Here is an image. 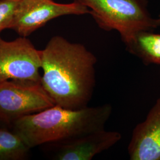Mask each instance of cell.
Segmentation results:
<instances>
[{"label":"cell","mask_w":160,"mask_h":160,"mask_svg":"<svg viewBox=\"0 0 160 160\" xmlns=\"http://www.w3.org/2000/svg\"><path fill=\"white\" fill-rule=\"evenodd\" d=\"M41 84L55 104L88 106L96 86V57L84 45L55 36L41 50Z\"/></svg>","instance_id":"obj_1"},{"label":"cell","mask_w":160,"mask_h":160,"mask_svg":"<svg viewBox=\"0 0 160 160\" xmlns=\"http://www.w3.org/2000/svg\"><path fill=\"white\" fill-rule=\"evenodd\" d=\"M112 113L109 104L80 109H66L55 104L22 118L12 128L32 149L104 129Z\"/></svg>","instance_id":"obj_2"},{"label":"cell","mask_w":160,"mask_h":160,"mask_svg":"<svg viewBox=\"0 0 160 160\" xmlns=\"http://www.w3.org/2000/svg\"><path fill=\"white\" fill-rule=\"evenodd\" d=\"M87 7L98 26L104 30H116L126 46L142 31L158 27L151 16L146 0H74Z\"/></svg>","instance_id":"obj_3"},{"label":"cell","mask_w":160,"mask_h":160,"mask_svg":"<svg viewBox=\"0 0 160 160\" xmlns=\"http://www.w3.org/2000/svg\"><path fill=\"white\" fill-rule=\"evenodd\" d=\"M55 104L41 82L9 80L0 82V125L12 128L22 118Z\"/></svg>","instance_id":"obj_4"},{"label":"cell","mask_w":160,"mask_h":160,"mask_svg":"<svg viewBox=\"0 0 160 160\" xmlns=\"http://www.w3.org/2000/svg\"><path fill=\"white\" fill-rule=\"evenodd\" d=\"M41 50L28 37L12 41L0 37V82L9 80L41 82Z\"/></svg>","instance_id":"obj_5"},{"label":"cell","mask_w":160,"mask_h":160,"mask_svg":"<svg viewBox=\"0 0 160 160\" xmlns=\"http://www.w3.org/2000/svg\"><path fill=\"white\" fill-rule=\"evenodd\" d=\"M90 13L87 7L74 1L62 4L53 0H20L12 29L20 36L28 37L57 17Z\"/></svg>","instance_id":"obj_6"},{"label":"cell","mask_w":160,"mask_h":160,"mask_svg":"<svg viewBox=\"0 0 160 160\" xmlns=\"http://www.w3.org/2000/svg\"><path fill=\"white\" fill-rule=\"evenodd\" d=\"M122 139L119 132L105 128L62 142L50 143L53 158L58 160H92L113 147Z\"/></svg>","instance_id":"obj_7"},{"label":"cell","mask_w":160,"mask_h":160,"mask_svg":"<svg viewBox=\"0 0 160 160\" xmlns=\"http://www.w3.org/2000/svg\"><path fill=\"white\" fill-rule=\"evenodd\" d=\"M128 152L131 160H160V98L133 129Z\"/></svg>","instance_id":"obj_8"},{"label":"cell","mask_w":160,"mask_h":160,"mask_svg":"<svg viewBox=\"0 0 160 160\" xmlns=\"http://www.w3.org/2000/svg\"><path fill=\"white\" fill-rule=\"evenodd\" d=\"M126 47L143 63L160 65V34H155L151 31L141 32Z\"/></svg>","instance_id":"obj_9"},{"label":"cell","mask_w":160,"mask_h":160,"mask_svg":"<svg viewBox=\"0 0 160 160\" xmlns=\"http://www.w3.org/2000/svg\"><path fill=\"white\" fill-rule=\"evenodd\" d=\"M30 149L16 132L0 125V160H25Z\"/></svg>","instance_id":"obj_10"},{"label":"cell","mask_w":160,"mask_h":160,"mask_svg":"<svg viewBox=\"0 0 160 160\" xmlns=\"http://www.w3.org/2000/svg\"><path fill=\"white\" fill-rule=\"evenodd\" d=\"M20 0H0V33L12 29Z\"/></svg>","instance_id":"obj_11"},{"label":"cell","mask_w":160,"mask_h":160,"mask_svg":"<svg viewBox=\"0 0 160 160\" xmlns=\"http://www.w3.org/2000/svg\"><path fill=\"white\" fill-rule=\"evenodd\" d=\"M157 23H158V26H160V14H159V16H158V18H157Z\"/></svg>","instance_id":"obj_12"}]
</instances>
